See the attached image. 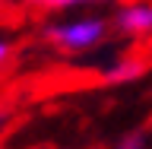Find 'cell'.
<instances>
[{"instance_id": "6da1fadb", "label": "cell", "mask_w": 152, "mask_h": 149, "mask_svg": "<svg viewBox=\"0 0 152 149\" xmlns=\"http://www.w3.org/2000/svg\"><path fill=\"white\" fill-rule=\"evenodd\" d=\"M108 35H111V19L102 13H76V16L41 26V41L64 57L89 54L95 48H102Z\"/></svg>"}, {"instance_id": "7a4b0ae2", "label": "cell", "mask_w": 152, "mask_h": 149, "mask_svg": "<svg viewBox=\"0 0 152 149\" xmlns=\"http://www.w3.org/2000/svg\"><path fill=\"white\" fill-rule=\"evenodd\" d=\"M111 32L121 38H149L152 35V0H130L121 3L111 16Z\"/></svg>"}, {"instance_id": "3957f363", "label": "cell", "mask_w": 152, "mask_h": 149, "mask_svg": "<svg viewBox=\"0 0 152 149\" xmlns=\"http://www.w3.org/2000/svg\"><path fill=\"white\" fill-rule=\"evenodd\" d=\"M146 60L136 54H124V57H114L108 67H102V83L108 86H124V83H133L146 73Z\"/></svg>"}, {"instance_id": "277c9868", "label": "cell", "mask_w": 152, "mask_h": 149, "mask_svg": "<svg viewBox=\"0 0 152 149\" xmlns=\"http://www.w3.org/2000/svg\"><path fill=\"white\" fill-rule=\"evenodd\" d=\"M98 3H111V0H28V7L48 10V13H64V10H89Z\"/></svg>"}, {"instance_id": "5b68a950", "label": "cell", "mask_w": 152, "mask_h": 149, "mask_svg": "<svg viewBox=\"0 0 152 149\" xmlns=\"http://www.w3.org/2000/svg\"><path fill=\"white\" fill-rule=\"evenodd\" d=\"M111 149H149V133L146 130H127L124 137H117Z\"/></svg>"}, {"instance_id": "8992f818", "label": "cell", "mask_w": 152, "mask_h": 149, "mask_svg": "<svg viewBox=\"0 0 152 149\" xmlns=\"http://www.w3.org/2000/svg\"><path fill=\"white\" fill-rule=\"evenodd\" d=\"M10 57H13V41L0 38V67H7V64H10Z\"/></svg>"}, {"instance_id": "52a82bcc", "label": "cell", "mask_w": 152, "mask_h": 149, "mask_svg": "<svg viewBox=\"0 0 152 149\" xmlns=\"http://www.w3.org/2000/svg\"><path fill=\"white\" fill-rule=\"evenodd\" d=\"M7 117H10V111H0V124H7Z\"/></svg>"}]
</instances>
